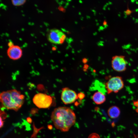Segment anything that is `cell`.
<instances>
[{
    "mask_svg": "<svg viewBox=\"0 0 138 138\" xmlns=\"http://www.w3.org/2000/svg\"><path fill=\"white\" fill-rule=\"evenodd\" d=\"M126 14L127 15H130L131 13V11L129 9H127L126 11Z\"/></svg>",
    "mask_w": 138,
    "mask_h": 138,
    "instance_id": "obj_16",
    "label": "cell"
},
{
    "mask_svg": "<svg viewBox=\"0 0 138 138\" xmlns=\"http://www.w3.org/2000/svg\"><path fill=\"white\" fill-rule=\"evenodd\" d=\"M136 50H138V48H136Z\"/></svg>",
    "mask_w": 138,
    "mask_h": 138,
    "instance_id": "obj_27",
    "label": "cell"
},
{
    "mask_svg": "<svg viewBox=\"0 0 138 138\" xmlns=\"http://www.w3.org/2000/svg\"><path fill=\"white\" fill-rule=\"evenodd\" d=\"M127 63L124 57L122 56H115L112 57L111 66L115 71L121 72L126 69Z\"/></svg>",
    "mask_w": 138,
    "mask_h": 138,
    "instance_id": "obj_7",
    "label": "cell"
},
{
    "mask_svg": "<svg viewBox=\"0 0 138 138\" xmlns=\"http://www.w3.org/2000/svg\"><path fill=\"white\" fill-rule=\"evenodd\" d=\"M77 96L78 98H79L80 100L82 99L85 97L84 94L82 93H78L77 95Z\"/></svg>",
    "mask_w": 138,
    "mask_h": 138,
    "instance_id": "obj_13",
    "label": "cell"
},
{
    "mask_svg": "<svg viewBox=\"0 0 138 138\" xmlns=\"http://www.w3.org/2000/svg\"><path fill=\"white\" fill-rule=\"evenodd\" d=\"M114 40L116 42H117L118 41V39L117 38H116L114 39Z\"/></svg>",
    "mask_w": 138,
    "mask_h": 138,
    "instance_id": "obj_19",
    "label": "cell"
},
{
    "mask_svg": "<svg viewBox=\"0 0 138 138\" xmlns=\"http://www.w3.org/2000/svg\"><path fill=\"white\" fill-rule=\"evenodd\" d=\"M120 108L116 106H113L110 107L107 111L109 117L112 119H116L118 118L120 114Z\"/></svg>",
    "mask_w": 138,
    "mask_h": 138,
    "instance_id": "obj_10",
    "label": "cell"
},
{
    "mask_svg": "<svg viewBox=\"0 0 138 138\" xmlns=\"http://www.w3.org/2000/svg\"><path fill=\"white\" fill-rule=\"evenodd\" d=\"M131 46V45L130 43L125 45H124L122 46V48L123 49H127L130 48V47Z\"/></svg>",
    "mask_w": 138,
    "mask_h": 138,
    "instance_id": "obj_14",
    "label": "cell"
},
{
    "mask_svg": "<svg viewBox=\"0 0 138 138\" xmlns=\"http://www.w3.org/2000/svg\"><path fill=\"white\" fill-rule=\"evenodd\" d=\"M124 18H125L127 17V15L126 14H124Z\"/></svg>",
    "mask_w": 138,
    "mask_h": 138,
    "instance_id": "obj_18",
    "label": "cell"
},
{
    "mask_svg": "<svg viewBox=\"0 0 138 138\" xmlns=\"http://www.w3.org/2000/svg\"><path fill=\"white\" fill-rule=\"evenodd\" d=\"M7 54L10 59L17 60L22 56V50L19 46L13 45L9 47L7 51Z\"/></svg>",
    "mask_w": 138,
    "mask_h": 138,
    "instance_id": "obj_8",
    "label": "cell"
},
{
    "mask_svg": "<svg viewBox=\"0 0 138 138\" xmlns=\"http://www.w3.org/2000/svg\"><path fill=\"white\" fill-rule=\"evenodd\" d=\"M92 99L94 102L97 105L101 104L106 100L105 95L100 91L95 93L92 96Z\"/></svg>",
    "mask_w": 138,
    "mask_h": 138,
    "instance_id": "obj_9",
    "label": "cell"
},
{
    "mask_svg": "<svg viewBox=\"0 0 138 138\" xmlns=\"http://www.w3.org/2000/svg\"><path fill=\"white\" fill-rule=\"evenodd\" d=\"M66 37V36L63 33L57 29L50 30L47 35V38L49 41L56 44L62 43L65 40Z\"/></svg>",
    "mask_w": 138,
    "mask_h": 138,
    "instance_id": "obj_5",
    "label": "cell"
},
{
    "mask_svg": "<svg viewBox=\"0 0 138 138\" xmlns=\"http://www.w3.org/2000/svg\"><path fill=\"white\" fill-rule=\"evenodd\" d=\"M53 98L46 94L40 93L36 94L33 98L34 103L40 108H47L51 106Z\"/></svg>",
    "mask_w": 138,
    "mask_h": 138,
    "instance_id": "obj_4",
    "label": "cell"
},
{
    "mask_svg": "<svg viewBox=\"0 0 138 138\" xmlns=\"http://www.w3.org/2000/svg\"><path fill=\"white\" fill-rule=\"evenodd\" d=\"M135 1V0H132L131 1V2L132 3H134Z\"/></svg>",
    "mask_w": 138,
    "mask_h": 138,
    "instance_id": "obj_20",
    "label": "cell"
},
{
    "mask_svg": "<svg viewBox=\"0 0 138 138\" xmlns=\"http://www.w3.org/2000/svg\"><path fill=\"white\" fill-rule=\"evenodd\" d=\"M88 138H100V137L97 134L93 133L90 135Z\"/></svg>",
    "mask_w": 138,
    "mask_h": 138,
    "instance_id": "obj_12",
    "label": "cell"
},
{
    "mask_svg": "<svg viewBox=\"0 0 138 138\" xmlns=\"http://www.w3.org/2000/svg\"><path fill=\"white\" fill-rule=\"evenodd\" d=\"M51 118L55 127L63 132L68 131L74 124L76 120L73 110L65 107L54 109L51 113Z\"/></svg>",
    "mask_w": 138,
    "mask_h": 138,
    "instance_id": "obj_1",
    "label": "cell"
},
{
    "mask_svg": "<svg viewBox=\"0 0 138 138\" xmlns=\"http://www.w3.org/2000/svg\"><path fill=\"white\" fill-rule=\"evenodd\" d=\"M61 98L63 103L66 105L73 103L78 97L74 91L68 87H65L62 89Z\"/></svg>",
    "mask_w": 138,
    "mask_h": 138,
    "instance_id": "obj_6",
    "label": "cell"
},
{
    "mask_svg": "<svg viewBox=\"0 0 138 138\" xmlns=\"http://www.w3.org/2000/svg\"><path fill=\"white\" fill-rule=\"evenodd\" d=\"M24 96L20 92L13 89L2 92L0 101L3 106L8 109L18 110L24 102Z\"/></svg>",
    "mask_w": 138,
    "mask_h": 138,
    "instance_id": "obj_2",
    "label": "cell"
},
{
    "mask_svg": "<svg viewBox=\"0 0 138 138\" xmlns=\"http://www.w3.org/2000/svg\"><path fill=\"white\" fill-rule=\"evenodd\" d=\"M118 15L119 17H120L121 16V15L120 14H118Z\"/></svg>",
    "mask_w": 138,
    "mask_h": 138,
    "instance_id": "obj_25",
    "label": "cell"
},
{
    "mask_svg": "<svg viewBox=\"0 0 138 138\" xmlns=\"http://www.w3.org/2000/svg\"><path fill=\"white\" fill-rule=\"evenodd\" d=\"M135 11L136 12H138V8H137L135 10Z\"/></svg>",
    "mask_w": 138,
    "mask_h": 138,
    "instance_id": "obj_21",
    "label": "cell"
},
{
    "mask_svg": "<svg viewBox=\"0 0 138 138\" xmlns=\"http://www.w3.org/2000/svg\"><path fill=\"white\" fill-rule=\"evenodd\" d=\"M108 9L109 10H110V8L109 7L108 8Z\"/></svg>",
    "mask_w": 138,
    "mask_h": 138,
    "instance_id": "obj_26",
    "label": "cell"
},
{
    "mask_svg": "<svg viewBox=\"0 0 138 138\" xmlns=\"http://www.w3.org/2000/svg\"><path fill=\"white\" fill-rule=\"evenodd\" d=\"M12 4L15 6H20L24 4L26 2V0H12Z\"/></svg>",
    "mask_w": 138,
    "mask_h": 138,
    "instance_id": "obj_11",
    "label": "cell"
},
{
    "mask_svg": "<svg viewBox=\"0 0 138 138\" xmlns=\"http://www.w3.org/2000/svg\"><path fill=\"white\" fill-rule=\"evenodd\" d=\"M138 22V19L137 18H136L135 19V23H137Z\"/></svg>",
    "mask_w": 138,
    "mask_h": 138,
    "instance_id": "obj_17",
    "label": "cell"
},
{
    "mask_svg": "<svg viewBox=\"0 0 138 138\" xmlns=\"http://www.w3.org/2000/svg\"><path fill=\"white\" fill-rule=\"evenodd\" d=\"M136 3L137 4H138V2L137 1H136Z\"/></svg>",
    "mask_w": 138,
    "mask_h": 138,
    "instance_id": "obj_24",
    "label": "cell"
},
{
    "mask_svg": "<svg viewBox=\"0 0 138 138\" xmlns=\"http://www.w3.org/2000/svg\"><path fill=\"white\" fill-rule=\"evenodd\" d=\"M132 19L133 20H134L135 19L134 17H133L132 18Z\"/></svg>",
    "mask_w": 138,
    "mask_h": 138,
    "instance_id": "obj_23",
    "label": "cell"
},
{
    "mask_svg": "<svg viewBox=\"0 0 138 138\" xmlns=\"http://www.w3.org/2000/svg\"><path fill=\"white\" fill-rule=\"evenodd\" d=\"M109 4H110V5H111L112 4V3L111 2H109Z\"/></svg>",
    "mask_w": 138,
    "mask_h": 138,
    "instance_id": "obj_22",
    "label": "cell"
},
{
    "mask_svg": "<svg viewBox=\"0 0 138 138\" xmlns=\"http://www.w3.org/2000/svg\"><path fill=\"white\" fill-rule=\"evenodd\" d=\"M134 105L138 108V99L136 100L133 101Z\"/></svg>",
    "mask_w": 138,
    "mask_h": 138,
    "instance_id": "obj_15",
    "label": "cell"
},
{
    "mask_svg": "<svg viewBox=\"0 0 138 138\" xmlns=\"http://www.w3.org/2000/svg\"><path fill=\"white\" fill-rule=\"evenodd\" d=\"M124 86V83L122 77L119 76L111 78L105 84L108 94L112 93H117L122 89Z\"/></svg>",
    "mask_w": 138,
    "mask_h": 138,
    "instance_id": "obj_3",
    "label": "cell"
}]
</instances>
